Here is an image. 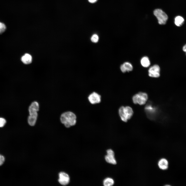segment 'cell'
I'll list each match as a JSON object with an SVG mask.
<instances>
[{
	"label": "cell",
	"instance_id": "6da1fadb",
	"mask_svg": "<svg viewBox=\"0 0 186 186\" xmlns=\"http://www.w3.org/2000/svg\"><path fill=\"white\" fill-rule=\"evenodd\" d=\"M60 120L61 123L66 128L74 126L76 122V117L73 112L67 111L63 113L61 115Z\"/></svg>",
	"mask_w": 186,
	"mask_h": 186
},
{
	"label": "cell",
	"instance_id": "7a4b0ae2",
	"mask_svg": "<svg viewBox=\"0 0 186 186\" xmlns=\"http://www.w3.org/2000/svg\"><path fill=\"white\" fill-rule=\"evenodd\" d=\"M39 108V104L36 101L32 102L29 106L28 109L29 115L28 118V122L30 126H33L35 125L38 115L37 112Z\"/></svg>",
	"mask_w": 186,
	"mask_h": 186
},
{
	"label": "cell",
	"instance_id": "3957f363",
	"mask_svg": "<svg viewBox=\"0 0 186 186\" xmlns=\"http://www.w3.org/2000/svg\"><path fill=\"white\" fill-rule=\"evenodd\" d=\"M119 113L121 120L127 122L132 117L133 111L132 108L129 106H122L119 109Z\"/></svg>",
	"mask_w": 186,
	"mask_h": 186
},
{
	"label": "cell",
	"instance_id": "277c9868",
	"mask_svg": "<svg viewBox=\"0 0 186 186\" xmlns=\"http://www.w3.org/2000/svg\"><path fill=\"white\" fill-rule=\"evenodd\" d=\"M148 98L146 93L140 92L134 95L133 97L132 100L134 104L142 105L146 103Z\"/></svg>",
	"mask_w": 186,
	"mask_h": 186
},
{
	"label": "cell",
	"instance_id": "5b68a950",
	"mask_svg": "<svg viewBox=\"0 0 186 186\" xmlns=\"http://www.w3.org/2000/svg\"><path fill=\"white\" fill-rule=\"evenodd\" d=\"M153 14L158 20V23L160 25H164L168 19L167 14L162 10L157 9L154 10Z\"/></svg>",
	"mask_w": 186,
	"mask_h": 186
},
{
	"label": "cell",
	"instance_id": "8992f818",
	"mask_svg": "<svg viewBox=\"0 0 186 186\" xmlns=\"http://www.w3.org/2000/svg\"><path fill=\"white\" fill-rule=\"evenodd\" d=\"M107 155L105 156V159L108 163L115 165L117 161L114 157V153L113 151L111 149H109L106 151Z\"/></svg>",
	"mask_w": 186,
	"mask_h": 186
},
{
	"label": "cell",
	"instance_id": "52a82bcc",
	"mask_svg": "<svg viewBox=\"0 0 186 186\" xmlns=\"http://www.w3.org/2000/svg\"><path fill=\"white\" fill-rule=\"evenodd\" d=\"M160 68L157 65H154L149 69V75L151 77L157 78L160 76Z\"/></svg>",
	"mask_w": 186,
	"mask_h": 186
},
{
	"label": "cell",
	"instance_id": "ba28073f",
	"mask_svg": "<svg viewBox=\"0 0 186 186\" xmlns=\"http://www.w3.org/2000/svg\"><path fill=\"white\" fill-rule=\"evenodd\" d=\"M88 100L92 104H94L100 103L101 101V96L95 92H93L89 95Z\"/></svg>",
	"mask_w": 186,
	"mask_h": 186
},
{
	"label": "cell",
	"instance_id": "9c48e42d",
	"mask_svg": "<svg viewBox=\"0 0 186 186\" xmlns=\"http://www.w3.org/2000/svg\"><path fill=\"white\" fill-rule=\"evenodd\" d=\"M58 181L59 183L63 185L68 184L70 181V178L68 175L64 172H60L59 174Z\"/></svg>",
	"mask_w": 186,
	"mask_h": 186
},
{
	"label": "cell",
	"instance_id": "30bf717a",
	"mask_svg": "<svg viewBox=\"0 0 186 186\" xmlns=\"http://www.w3.org/2000/svg\"><path fill=\"white\" fill-rule=\"evenodd\" d=\"M120 68L122 72L125 73L126 72H129L132 71L133 69V67L130 63L126 62L121 65Z\"/></svg>",
	"mask_w": 186,
	"mask_h": 186
},
{
	"label": "cell",
	"instance_id": "8fae6325",
	"mask_svg": "<svg viewBox=\"0 0 186 186\" xmlns=\"http://www.w3.org/2000/svg\"><path fill=\"white\" fill-rule=\"evenodd\" d=\"M168 161L166 159L164 158L160 159L158 163L159 167L162 170L167 169L168 167Z\"/></svg>",
	"mask_w": 186,
	"mask_h": 186
},
{
	"label": "cell",
	"instance_id": "7c38bea8",
	"mask_svg": "<svg viewBox=\"0 0 186 186\" xmlns=\"http://www.w3.org/2000/svg\"><path fill=\"white\" fill-rule=\"evenodd\" d=\"M21 59L24 63L26 64H29L32 62V58L30 55L26 53L21 57Z\"/></svg>",
	"mask_w": 186,
	"mask_h": 186
},
{
	"label": "cell",
	"instance_id": "4fadbf2b",
	"mask_svg": "<svg viewBox=\"0 0 186 186\" xmlns=\"http://www.w3.org/2000/svg\"><path fill=\"white\" fill-rule=\"evenodd\" d=\"M141 63L142 66L145 67H148L150 64L148 58L146 56L144 57L141 59Z\"/></svg>",
	"mask_w": 186,
	"mask_h": 186
},
{
	"label": "cell",
	"instance_id": "5bb4252c",
	"mask_svg": "<svg viewBox=\"0 0 186 186\" xmlns=\"http://www.w3.org/2000/svg\"><path fill=\"white\" fill-rule=\"evenodd\" d=\"M184 21V18L182 17L178 16L175 19V24L177 26H180L183 24Z\"/></svg>",
	"mask_w": 186,
	"mask_h": 186
},
{
	"label": "cell",
	"instance_id": "9a60e30c",
	"mask_svg": "<svg viewBox=\"0 0 186 186\" xmlns=\"http://www.w3.org/2000/svg\"><path fill=\"white\" fill-rule=\"evenodd\" d=\"M114 183L113 180L111 178L107 177L103 181V184L104 186H111Z\"/></svg>",
	"mask_w": 186,
	"mask_h": 186
},
{
	"label": "cell",
	"instance_id": "2e32d148",
	"mask_svg": "<svg viewBox=\"0 0 186 186\" xmlns=\"http://www.w3.org/2000/svg\"><path fill=\"white\" fill-rule=\"evenodd\" d=\"M145 109L146 111L150 114H153L156 111V109L151 105L148 104L145 107Z\"/></svg>",
	"mask_w": 186,
	"mask_h": 186
},
{
	"label": "cell",
	"instance_id": "e0dca14e",
	"mask_svg": "<svg viewBox=\"0 0 186 186\" xmlns=\"http://www.w3.org/2000/svg\"><path fill=\"white\" fill-rule=\"evenodd\" d=\"M6 29V26L3 23L0 22V34L3 33Z\"/></svg>",
	"mask_w": 186,
	"mask_h": 186
},
{
	"label": "cell",
	"instance_id": "ac0fdd59",
	"mask_svg": "<svg viewBox=\"0 0 186 186\" xmlns=\"http://www.w3.org/2000/svg\"><path fill=\"white\" fill-rule=\"evenodd\" d=\"M98 36L96 34L93 35L91 38V41L94 43L97 42L98 41Z\"/></svg>",
	"mask_w": 186,
	"mask_h": 186
},
{
	"label": "cell",
	"instance_id": "d6986e66",
	"mask_svg": "<svg viewBox=\"0 0 186 186\" xmlns=\"http://www.w3.org/2000/svg\"><path fill=\"white\" fill-rule=\"evenodd\" d=\"M6 123L5 120L3 118H0V127H2L4 126Z\"/></svg>",
	"mask_w": 186,
	"mask_h": 186
},
{
	"label": "cell",
	"instance_id": "ffe728a7",
	"mask_svg": "<svg viewBox=\"0 0 186 186\" xmlns=\"http://www.w3.org/2000/svg\"><path fill=\"white\" fill-rule=\"evenodd\" d=\"M5 161V158L4 157L0 154V166L2 165L4 163Z\"/></svg>",
	"mask_w": 186,
	"mask_h": 186
},
{
	"label": "cell",
	"instance_id": "44dd1931",
	"mask_svg": "<svg viewBox=\"0 0 186 186\" xmlns=\"http://www.w3.org/2000/svg\"><path fill=\"white\" fill-rule=\"evenodd\" d=\"M182 49L183 51L186 53V44L183 46V47Z\"/></svg>",
	"mask_w": 186,
	"mask_h": 186
},
{
	"label": "cell",
	"instance_id": "7402d4cb",
	"mask_svg": "<svg viewBox=\"0 0 186 186\" xmlns=\"http://www.w3.org/2000/svg\"><path fill=\"white\" fill-rule=\"evenodd\" d=\"M97 0H88L89 2L92 3L95 2Z\"/></svg>",
	"mask_w": 186,
	"mask_h": 186
}]
</instances>
